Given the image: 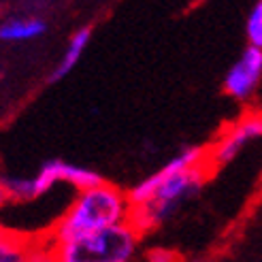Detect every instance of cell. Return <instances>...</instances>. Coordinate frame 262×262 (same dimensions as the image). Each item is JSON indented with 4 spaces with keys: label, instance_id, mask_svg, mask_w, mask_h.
I'll list each match as a JSON object with an SVG mask.
<instances>
[{
    "label": "cell",
    "instance_id": "6",
    "mask_svg": "<svg viewBox=\"0 0 262 262\" xmlns=\"http://www.w3.org/2000/svg\"><path fill=\"white\" fill-rule=\"evenodd\" d=\"M92 41V26H79L67 41V47H64L60 60L56 62V67L51 69L47 81L49 83H58L62 79H67V77L77 69V64L81 62L85 49Z\"/></svg>",
    "mask_w": 262,
    "mask_h": 262
},
{
    "label": "cell",
    "instance_id": "4",
    "mask_svg": "<svg viewBox=\"0 0 262 262\" xmlns=\"http://www.w3.org/2000/svg\"><path fill=\"white\" fill-rule=\"evenodd\" d=\"M258 139H262V113L241 117L213 143L211 149H207L209 168H217L232 162L245 147H250Z\"/></svg>",
    "mask_w": 262,
    "mask_h": 262
},
{
    "label": "cell",
    "instance_id": "8",
    "mask_svg": "<svg viewBox=\"0 0 262 262\" xmlns=\"http://www.w3.org/2000/svg\"><path fill=\"white\" fill-rule=\"evenodd\" d=\"M30 239L19 232L3 230L0 234V262H28Z\"/></svg>",
    "mask_w": 262,
    "mask_h": 262
},
{
    "label": "cell",
    "instance_id": "1",
    "mask_svg": "<svg viewBox=\"0 0 262 262\" xmlns=\"http://www.w3.org/2000/svg\"><path fill=\"white\" fill-rule=\"evenodd\" d=\"M209 173L207 149L199 145L181 147L158 171L143 177L128 190L133 203L130 222L143 234L171 220L183 203L201 192Z\"/></svg>",
    "mask_w": 262,
    "mask_h": 262
},
{
    "label": "cell",
    "instance_id": "2",
    "mask_svg": "<svg viewBox=\"0 0 262 262\" xmlns=\"http://www.w3.org/2000/svg\"><path fill=\"white\" fill-rule=\"evenodd\" d=\"M130 217H133V203L128 192L102 181L100 186L77 192L67 211L45 234L54 245H60L126 224Z\"/></svg>",
    "mask_w": 262,
    "mask_h": 262
},
{
    "label": "cell",
    "instance_id": "5",
    "mask_svg": "<svg viewBox=\"0 0 262 262\" xmlns=\"http://www.w3.org/2000/svg\"><path fill=\"white\" fill-rule=\"evenodd\" d=\"M262 83V49L247 45L224 73L222 88L237 102H247Z\"/></svg>",
    "mask_w": 262,
    "mask_h": 262
},
{
    "label": "cell",
    "instance_id": "7",
    "mask_svg": "<svg viewBox=\"0 0 262 262\" xmlns=\"http://www.w3.org/2000/svg\"><path fill=\"white\" fill-rule=\"evenodd\" d=\"M47 32V21L36 15L9 17L0 24V41L3 43H30Z\"/></svg>",
    "mask_w": 262,
    "mask_h": 262
},
{
    "label": "cell",
    "instance_id": "10",
    "mask_svg": "<svg viewBox=\"0 0 262 262\" xmlns=\"http://www.w3.org/2000/svg\"><path fill=\"white\" fill-rule=\"evenodd\" d=\"M28 262H60L58 256H56V247H54V243L47 239V234L30 239Z\"/></svg>",
    "mask_w": 262,
    "mask_h": 262
},
{
    "label": "cell",
    "instance_id": "3",
    "mask_svg": "<svg viewBox=\"0 0 262 262\" xmlns=\"http://www.w3.org/2000/svg\"><path fill=\"white\" fill-rule=\"evenodd\" d=\"M139 245L141 232L133 222H126L54 247L60 262H133Z\"/></svg>",
    "mask_w": 262,
    "mask_h": 262
},
{
    "label": "cell",
    "instance_id": "9",
    "mask_svg": "<svg viewBox=\"0 0 262 262\" xmlns=\"http://www.w3.org/2000/svg\"><path fill=\"white\" fill-rule=\"evenodd\" d=\"M245 41L250 47L262 49V0H256L245 17Z\"/></svg>",
    "mask_w": 262,
    "mask_h": 262
},
{
    "label": "cell",
    "instance_id": "11",
    "mask_svg": "<svg viewBox=\"0 0 262 262\" xmlns=\"http://www.w3.org/2000/svg\"><path fill=\"white\" fill-rule=\"evenodd\" d=\"M147 262H177V256L168 250H154L149 252Z\"/></svg>",
    "mask_w": 262,
    "mask_h": 262
}]
</instances>
